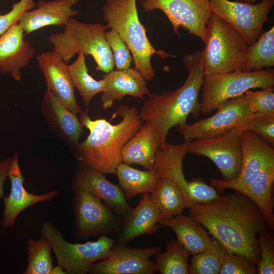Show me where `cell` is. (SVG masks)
Wrapping results in <instances>:
<instances>
[{
	"instance_id": "obj_1",
	"label": "cell",
	"mask_w": 274,
	"mask_h": 274,
	"mask_svg": "<svg viewBox=\"0 0 274 274\" xmlns=\"http://www.w3.org/2000/svg\"><path fill=\"white\" fill-rule=\"evenodd\" d=\"M189 215L227 251L243 255L258 265L257 235L268 228L261 212L246 195L235 191L208 202L195 204L189 208Z\"/></svg>"
},
{
	"instance_id": "obj_2",
	"label": "cell",
	"mask_w": 274,
	"mask_h": 274,
	"mask_svg": "<svg viewBox=\"0 0 274 274\" xmlns=\"http://www.w3.org/2000/svg\"><path fill=\"white\" fill-rule=\"evenodd\" d=\"M116 114L122 118L116 124L105 119L91 120L83 111L79 114V119L89 134L76 148L77 159L79 163L105 175L116 174L118 165L122 162L124 146L143 124L134 107L123 105Z\"/></svg>"
},
{
	"instance_id": "obj_3",
	"label": "cell",
	"mask_w": 274,
	"mask_h": 274,
	"mask_svg": "<svg viewBox=\"0 0 274 274\" xmlns=\"http://www.w3.org/2000/svg\"><path fill=\"white\" fill-rule=\"evenodd\" d=\"M183 63L188 73L183 85L174 91L150 93L139 112L142 122L150 124L157 131L162 146L171 128L185 124L189 115L198 117L200 113L198 98L204 76L201 51L185 54Z\"/></svg>"
},
{
	"instance_id": "obj_4",
	"label": "cell",
	"mask_w": 274,
	"mask_h": 274,
	"mask_svg": "<svg viewBox=\"0 0 274 274\" xmlns=\"http://www.w3.org/2000/svg\"><path fill=\"white\" fill-rule=\"evenodd\" d=\"M101 9L106 25L115 30L127 45L132 56L134 68L145 80L150 81L155 75L151 63L152 55L157 54L162 58L175 57L156 50L151 45L146 29L139 20L136 0H106Z\"/></svg>"
},
{
	"instance_id": "obj_5",
	"label": "cell",
	"mask_w": 274,
	"mask_h": 274,
	"mask_svg": "<svg viewBox=\"0 0 274 274\" xmlns=\"http://www.w3.org/2000/svg\"><path fill=\"white\" fill-rule=\"evenodd\" d=\"M63 32L50 35L48 41L65 63L76 54L90 55L96 64V71L109 73L114 70L112 52L105 38L107 25L85 23L71 18Z\"/></svg>"
},
{
	"instance_id": "obj_6",
	"label": "cell",
	"mask_w": 274,
	"mask_h": 274,
	"mask_svg": "<svg viewBox=\"0 0 274 274\" xmlns=\"http://www.w3.org/2000/svg\"><path fill=\"white\" fill-rule=\"evenodd\" d=\"M201 64L204 76L241 70L248 45L225 20L212 14L206 27Z\"/></svg>"
},
{
	"instance_id": "obj_7",
	"label": "cell",
	"mask_w": 274,
	"mask_h": 274,
	"mask_svg": "<svg viewBox=\"0 0 274 274\" xmlns=\"http://www.w3.org/2000/svg\"><path fill=\"white\" fill-rule=\"evenodd\" d=\"M41 233L51 245L58 265L67 274L89 273L91 266L105 259L114 245V241L106 235L95 241L70 243L54 224L45 220L41 223Z\"/></svg>"
},
{
	"instance_id": "obj_8",
	"label": "cell",
	"mask_w": 274,
	"mask_h": 274,
	"mask_svg": "<svg viewBox=\"0 0 274 274\" xmlns=\"http://www.w3.org/2000/svg\"><path fill=\"white\" fill-rule=\"evenodd\" d=\"M273 85L274 70L271 67L204 76L201 88L200 112L209 114L227 100L239 96L251 89H264Z\"/></svg>"
},
{
	"instance_id": "obj_9",
	"label": "cell",
	"mask_w": 274,
	"mask_h": 274,
	"mask_svg": "<svg viewBox=\"0 0 274 274\" xmlns=\"http://www.w3.org/2000/svg\"><path fill=\"white\" fill-rule=\"evenodd\" d=\"M210 117L200 119L193 124L178 126V131L185 141L218 136L230 131L243 128L254 113L246 95L230 99L217 109Z\"/></svg>"
},
{
	"instance_id": "obj_10",
	"label": "cell",
	"mask_w": 274,
	"mask_h": 274,
	"mask_svg": "<svg viewBox=\"0 0 274 274\" xmlns=\"http://www.w3.org/2000/svg\"><path fill=\"white\" fill-rule=\"evenodd\" d=\"M74 193L72 206L76 238L87 239L112 233L123 222L124 218L115 214L98 198L82 190Z\"/></svg>"
},
{
	"instance_id": "obj_11",
	"label": "cell",
	"mask_w": 274,
	"mask_h": 274,
	"mask_svg": "<svg viewBox=\"0 0 274 274\" xmlns=\"http://www.w3.org/2000/svg\"><path fill=\"white\" fill-rule=\"evenodd\" d=\"M242 131L236 128L218 136L194 140L189 143L188 152L209 158L218 168L222 180L232 181L239 174L242 164Z\"/></svg>"
},
{
	"instance_id": "obj_12",
	"label": "cell",
	"mask_w": 274,
	"mask_h": 274,
	"mask_svg": "<svg viewBox=\"0 0 274 274\" xmlns=\"http://www.w3.org/2000/svg\"><path fill=\"white\" fill-rule=\"evenodd\" d=\"M212 14L225 20L243 37L248 46L254 44L263 31L274 0L249 4L228 0H209Z\"/></svg>"
},
{
	"instance_id": "obj_13",
	"label": "cell",
	"mask_w": 274,
	"mask_h": 274,
	"mask_svg": "<svg viewBox=\"0 0 274 274\" xmlns=\"http://www.w3.org/2000/svg\"><path fill=\"white\" fill-rule=\"evenodd\" d=\"M141 2L146 12L156 9L163 12L178 37L182 27L204 42L206 25L212 15L209 0H141Z\"/></svg>"
},
{
	"instance_id": "obj_14",
	"label": "cell",
	"mask_w": 274,
	"mask_h": 274,
	"mask_svg": "<svg viewBox=\"0 0 274 274\" xmlns=\"http://www.w3.org/2000/svg\"><path fill=\"white\" fill-rule=\"evenodd\" d=\"M243 161L237 178L230 181L213 179L211 185L219 192L231 189L241 192L267 165L274 162V149L259 136L248 130L241 134Z\"/></svg>"
},
{
	"instance_id": "obj_15",
	"label": "cell",
	"mask_w": 274,
	"mask_h": 274,
	"mask_svg": "<svg viewBox=\"0 0 274 274\" xmlns=\"http://www.w3.org/2000/svg\"><path fill=\"white\" fill-rule=\"evenodd\" d=\"M160 251L158 247L135 248L125 245H114L107 257L94 263L89 273L92 274H152L156 271L151 257Z\"/></svg>"
},
{
	"instance_id": "obj_16",
	"label": "cell",
	"mask_w": 274,
	"mask_h": 274,
	"mask_svg": "<svg viewBox=\"0 0 274 274\" xmlns=\"http://www.w3.org/2000/svg\"><path fill=\"white\" fill-rule=\"evenodd\" d=\"M73 192L85 191L101 200L117 215L125 218L132 210L123 190L108 181L105 174L79 162L72 184Z\"/></svg>"
},
{
	"instance_id": "obj_17",
	"label": "cell",
	"mask_w": 274,
	"mask_h": 274,
	"mask_svg": "<svg viewBox=\"0 0 274 274\" xmlns=\"http://www.w3.org/2000/svg\"><path fill=\"white\" fill-rule=\"evenodd\" d=\"M19 152L12 157L8 177L11 182V190L7 197H4L5 208L2 223L3 228L12 227L17 217L24 210L36 203L47 202L58 196L59 191L53 189L43 194H33L28 192L23 186L24 178L19 167Z\"/></svg>"
},
{
	"instance_id": "obj_18",
	"label": "cell",
	"mask_w": 274,
	"mask_h": 274,
	"mask_svg": "<svg viewBox=\"0 0 274 274\" xmlns=\"http://www.w3.org/2000/svg\"><path fill=\"white\" fill-rule=\"evenodd\" d=\"M37 61L45 79L47 89L70 111L80 114L82 110L77 102L67 64L60 56L54 50L49 51L39 55Z\"/></svg>"
},
{
	"instance_id": "obj_19",
	"label": "cell",
	"mask_w": 274,
	"mask_h": 274,
	"mask_svg": "<svg viewBox=\"0 0 274 274\" xmlns=\"http://www.w3.org/2000/svg\"><path fill=\"white\" fill-rule=\"evenodd\" d=\"M24 32L17 23L0 36V72L10 73L20 81L21 70L35 55V48L24 39Z\"/></svg>"
},
{
	"instance_id": "obj_20",
	"label": "cell",
	"mask_w": 274,
	"mask_h": 274,
	"mask_svg": "<svg viewBox=\"0 0 274 274\" xmlns=\"http://www.w3.org/2000/svg\"><path fill=\"white\" fill-rule=\"evenodd\" d=\"M41 110L50 128L67 146L76 149L83 129L77 115L67 109L47 89L42 100Z\"/></svg>"
},
{
	"instance_id": "obj_21",
	"label": "cell",
	"mask_w": 274,
	"mask_h": 274,
	"mask_svg": "<svg viewBox=\"0 0 274 274\" xmlns=\"http://www.w3.org/2000/svg\"><path fill=\"white\" fill-rule=\"evenodd\" d=\"M79 0L40 1L38 8L24 12L18 22L25 34H29L41 28L50 25L62 27L78 13L73 6Z\"/></svg>"
},
{
	"instance_id": "obj_22",
	"label": "cell",
	"mask_w": 274,
	"mask_h": 274,
	"mask_svg": "<svg viewBox=\"0 0 274 274\" xmlns=\"http://www.w3.org/2000/svg\"><path fill=\"white\" fill-rule=\"evenodd\" d=\"M105 90L101 96V108L106 110L111 107L116 100H121L126 95L143 99L145 95L150 92L146 80L136 68L112 71L103 76Z\"/></svg>"
},
{
	"instance_id": "obj_23",
	"label": "cell",
	"mask_w": 274,
	"mask_h": 274,
	"mask_svg": "<svg viewBox=\"0 0 274 274\" xmlns=\"http://www.w3.org/2000/svg\"><path fill=\"white\" fill-rule=\"evenodd\" d=\"M118 244L126 245L134 238L157 231L161 220L159 211L152 202L150 193L143 194L137 206L124 218Z\"/></svg>"
},
{
	"instance_id": "obj_24",
	"label": "cell",
	"mask_w": 274,
	"mask_h": 274,
	"mask_svg": "<svg viewBox=\"0 0 274 274\" xmlns=\"http://www.w3.org/2000/svg\"><path fill=\"white\" fill-rule=\"evenodd\" d=\"M162 144L159 135L150 124L143 122L140 130L124 146L122 162L137 164L146 170L154 169L156 153Z\"/></svg>"
},
{
	"instance_id": "obj_25",
	"label": "cell",
	"mask_w": 274,
	"mask_h": 274,
	"mask_svg": "<svg viewBox=\"0 0 274 274\" xmlns=\"http://www.w3.org/2000/svg\"><path fill=\"white\" fill-rule=\"evenodd\" d=\"M190 142L184 141L180 145L167 142L158 149L154 169L160 179H167L175 183L183 195L186 207H191L187 195V184L183 171V160L188 153Z\"/></svg>"
},
{
	"instance_id": "obj_26",
	"label": "cell",
	"mask_w": 274,
	"mask_h": 274,
	"mask_svg": "<svg viewBox=\"0 0 274 274\" xmlns=\"http://www.w3.org/2000/svg\"><path fill=\"white\" fill-rule=\"evenodd\" d=\"M163 226L172 229L177 241L182 245L189 255H195L207 250L211 237L203 226L190 216L180 214L159 222Z\"/></svg>"
},
{
	"instance_id": "obj_27",
	"label": "cell",
	"mask_w": 274,
	"mask_h": 274,
	"mask_svg": "<svg viewBox=\"0 0 274 274\" xmlns=\"http://www.w3.org/2000/svg\"><path fill=\"white\" fill-rule=\"evenodd\" d=\"M274 162L267 165L241 192L248 196L261 212L268 229H274L272 188Z\"/></svg>"
},
{
	"instance_id": "obj_28",
	"label": "cell",
	"mask_w": 274,
	"mask_h": 274,
	"mask_svg": "<svg viewBox=\"0 0 274 274\" xmlns=\"http://www.w3.org/2000/svg\"><path fill=\"white\" fill-rule=\"evenodd\" d=\"M125 197L151 193L160 179L155 169L142 171L131 167L123 162L117 166L115 174Z\"/></svg>"
},
{
	"instance_id": "obj_29",
	"label": "cell",
	"mask_w": 274,
	"mask_h": 274,
	"mask_svg": "<svg viewBox=\"0 0 274 274\" xmlns=\"http://www.w3.org/2000/svg\"><path fill=\"white\" fill-rule=\"evenodd\" d=\"M150 194L161 220L181 214L186 208L180 188L169 179H160Z\"/></svg>"
},
{
	"instance_id": "obj_30",
	"label": "cell",
	"mask_w": 274,
	"mask_h": 274,
	"mask_svg": "<svg viewBox=\"0 0 274 274\" xmlns=\"http://www.w3.org/2000/svg\"><path fill=\"white\" fill-rule=\"evenodd\" d=\"M27 266L24 274H64V270L57 264L54 266L51 257L52 248L43 236L26 242Z\"/></svg>"
},
{
	"instance_id": "obj_31",
	"label": "cell",
	"mask_w": 274,
	"mask_h": 274,
	"mask_svg": "<svg viewBox=\"0 0 274 274\" xmlns=\"http://www.w3.org/2000/svg\"><path fill=\"white\" fill-rule=\"evenodd\" d=\"M85 57L82 53L78 54L77 59L67 68L75 88L79 91L87 108L93 97L105 90V81L94 79L88 73L85 63Z\"/></svg>"
},
{
	"instance_id": "obj_32",
	"label": "cell",
	"mask_w": 274,
	"mask_h": 274,
	"mask_svg": "<svg viewBox=\"0 0 274 274\" xmlns=\"http://www.w3.org/2000/svg\"><path fill=\"white\" fill-rule=\"evenodd\" d=\"M274 66V26L248 46L242 71L249 72Z\"/></svg>"
},
{
	"instance_id": "obj_33",
	"label": "cell",
	"mask_w": 274,
	"mask_h": 274,
	"mask_svg": "<svg viewBox=\"0 0 274 274\" xmlns=\"http://www.w3.org/2000/svg\"><path fill=\"white\" fill-rule=\"evenodd\" d=\"M189 255L182 245L170 239L165 245V251L155 255L156 271L162 274H188Z\"/></svg>"
},
{
	"instance_id": "obj_34",
	"label": "cell",
	"mask_w": 274,
	"mask_h": 274,
	"mask_svg": "<svg viewBox=\"0 0 274 274\" xmlns=\"http://www.w3.org/2000/svg\"><path fill=\"white\" fill-rule=\"evenodd\" d=\"M211 237V243L207 250L192 255L189 273H219L226 249L217 239Z\"/></svg>"
},
{
	"instance_id": "obj_35",
	"label": "cell",
	"mask_w": 274,
	"mask_h": 274,
	"mask_svg": "<svg viewBox=\"0 0 274 274\" xmlns=\"http://www.w3.org/2000/svg\"><path fill=\"white\" fill-rule=\"evenodd\" d=\"M243 130L262 136L271 147L273 146L274 113H253L243 126Z\"/></svg>"
},
{
	"instance_id": "obj_36",
	"label": "cell",
	"mask_w": 274,
	"mask_h": 274,
	"mask_svg": "<svg viewBox=\"0 0 274 274\" xmlns=\"http://www.w3.org/2000/svg\"><path fill=\"white\" fill-rule=\"evenodd\" d=\"M260 258L257 265L258 274L274 273V237L267 230L261 231L257 235Z\"/></svg>"
},
{
	"instance_id": "obj_37",
	"label": "cell",
	"mask_w": 274,
	"mask_h": 274,
	"mask_svg": "<svg viewBox=\"0 0 274 274\" xmlns=\"http://www.w3.org/2000/svg\"><path fill=\"white\" fill-rule=\"evenodd\" d=\"M105 38L112 52L116 70H123L130 68L132 60L131 52L118 33L111 29L106 31Z\"/></svg>"
},
{
	"instance_id": "obj_38",
	"label": "cell",
	"mask_w": 274,
	"mask_h": 274,
	"mask_svg": "<svg viewBox=\"0 0 274 274\" xmlns=\"http://www.w3.org/2000/svg\"><path fill=\"white\" fill-rule=\"evenodd\" d=\"M257 265L247 257L226 250L220 274H256Z\"/></svg>"
},
{
	"instance_id": "obj_39",
	"label": "cell",
	"mask_w": 274,
	"mask_h": 274,
	"mask_svg": "<svg viewBox=\"0 0 274 274\" xmlns=\"http://www.w3.org/2000/svg\"><path fill=\"white\" fill-rule=\"evenodd\" d=\"M187 195L190 208L195 204L208 202L220 196L214 187L200 178H193L188 181Z\"/></svg>"
},
{
	"instance_id": "obj_40",
	"label": "cell",
	"mask_w": 274,
	"mask_h": 274,
	"mask_svg": "<svg viewBox=\"0 0 274 274\" xmlns=\"http://www.w3.org/2000/svg\"><path fill=\"white\" fill-rule=\"evenodd\" d=\"M252 111L263 113H274L273 86L256 91L245 92Z\"/></svg>"
},
{
	"instance_id": "obj_41",
	"label": "cell",
	"mask_w": 274,
	"mask_h": 274,
	"mask_svg": "<svg viewBox=\"0 0 274 274\" xmlns=\"http://www.w3.org/2000/svg\"><path fill=\"white\" fill-rule=\"evenodd\" d=\"M36 6L35 0H20L15 3L7 13L0 14V36L18 23L23 14Z\"/></svg>"
},
{
	"instance_id": "obj_42",
	"label": "cell",
	"mask_w": 274,
	"mask_h": 274,
	"mask_svg": "<svg viewBox=\"0 0 274 274\" xmlns=\"http://www.w3.org/2000/svg\"><path fill=\"white\" fill-rule=\"evenodd\" d=\"M11 160L12 157H9L0 161V198L4 197V184L8 177Z\"/></svg>"
},
{
	"instance_id": "obj_43",
	"label": "cell",
	"mask_w": 274,
	"mask_h": 274,
	"mask_svg": "<svg viewBox=\"0 0 274 274\" xmlns=\"http://www.w3.org/2000/svg\"><path fill=\"white\" fill-rule=\"evenodd\" d=\"M257 1L258 0H240L239 2L249 4H253L254 3Z\"/></svg>"
},
{
	"instance_id": "obj_44",
	"label": "cell",
	"mask_w": 274,
	"mask_h": 274,
	"mask_svg": "<svg viewBox=\"0 0 274 274\" xmlns=\"http://www.w3.org/2000/svg\"><path fill=\"white\" fill-rule=\"evenodd\" d=\"M240 0H233V1L239 2Z\"/></svg>"
}]
</instances>
